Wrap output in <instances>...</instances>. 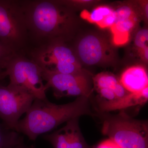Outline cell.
<instances>
[{"mask_svg":"<svg viewBox=\"0 0 148 148\" xmlns=\"http://www.w3.org/2000/svg\"><path fill=\"white\" fill-rule=\"evenodd\" d=\"M81 16L103 29H110L115 19L114 9L107 5L100 6L91 12L84 11L82 13Z\"/></svg>","mask_w":148,"mask_h":148,"instance_id":"13","label":"cell"},{"mask_svg":"<svg viewBox=\"0 0 148 148\" xmlns=\"http://www.w3.org/2000/svg\"><path fill=\"white\" fill-rule=\"evenodd\" d=\"M43 138L49 142L53 148H70L69 137L65 126L50 134H46Z\"/></svg>","mask_w":148,"mask_h":148,"instance_id":"17","label":"cell"},{"mask_svg":"<svg viewBox=\"0 0 148 148\" xmlns=\"http://www.w3.org/2000/svg\"><path fill=\"white\" fill-rule=\"evenodd\" d=\"M26 148H35V147H34V146H32L31 147H27Z\"/></svg>","mask_w":148,"mask_h":148,"instance_id":"24","label":"cell"},{"mask_svg":"<svg viewBox=\"0 0 148 148\" xmlns=\"http://www.w3.org/2000/svg\"><path fill=\"white\" fill-rule=\"evenodd\" d=\"M66 42H52L31 48L26 53L41 69L64 74H85L72 46Z\"/></svg>","mask_w":148,"mask_h":148,"instance_id":"3","label":"cell"},{"mask_svg":"<svg viewBox=\"0 0 148 148\" xmlns=\"http://www.w3.org/2000/svg\"><path fill=\"white\" fill-rule=\"evenodd\" d=\"M93 82L95 89L100 88L110 89L114 92L117 100L129 93L122 85L119 79L110 73H102L98 74L93 77Z\"/></svg>","mask_w":148,"mask_h":148,"instance_id":"14","label":"cell"},{"mask_svg":"<svg viewBox=\"0 0 148 148\" xmlns=\"http://www.w3.org/2000/svg\"><path fill=\"white\" fill-rule=\"evenodd\" d=\"M95 148H121L116 143L109 138L98 144Z\"/></svg>","mask_w":148,"mask_h":148,"instance_id":"20","label":"cell"},{"mask_svg":"<svg viewBox=\"0 0 148 148\" xmlns=\"http://www.w3.org/2000/svg\"><path fill=\"white\" fill-rule=\"evenodd\" d=\"M29 33L30 47L71 39L77 25L74 10L63 1L19 0Z\"/></svg>","mask_w":148,"mask_h":148,"instance_id":"1","label":"cell"},{"mask_svg":"<svg viewBox=\"0 0 148 148\" xmlns=\"http://www.w3.org/2000/svg\"><path fill=\"white\" fill-rule=\"evenodd\" d=\"M148 100V87L140 92L129 93L122 98L116 101H104L99 105L100 111L108 112L120 110L133 106H143Z\"/></svg>","mask_w":148,"mask_h":148,"instance_id":"12","label":"cell"},{"mask_svg":"<svg viewBox=\"0 0 148 148\" xmlns=\"http://www.w3.org/2000/svg\"><path fill=\"white\" fill-rule=\"evenodd\" d=\"M16 52L0 42V74L5 73L9 62Z\"/></svg>","mask_w":148,"mask_h":148,"instance_id":"18","label":"cell"},{"mask_svg":"<svg viewBox=\"0 0 148 148\" xmlns=\"http://www.w3.org/2000/svg\"><path fill=\"white\" fill-rule=\"evenodd\" d=\"M102 132L121 148H148V124L132 118L123 110L103 116Z\"/></svg>","mask_w":148,"mask_h":148,"instance_id":"4","label":"cell"},{"mask_svg":"<svg viewBox=\"0 0 148 148\" xmlns=\"http://www.w3.org/2000/svg\"><path fill=\"white\" fill-rule=\"evenodd\" d=\"M0 42L17 53L26 54L29 33L19 0H0Z\"/></svg>","mask_w":148,"mask_h":148,"instance_id":"5","label":"cell"},{"mask_svg":"<svg viewBox=\"0 0 148 148\" xmlns=\"http://www.w3.org/2000/svg\"><path fill=\"white\" fill-rule=\"evenodd\" d=\"M119 81L129 93L140 92L148 87L147 73L142 66H133L127 68L121 74Z\"/></svg>","mask_w":148,"mask_h":148,"instance_id":"11","label":"cell"},{"mask_svg":"<svg viewBox=\"0 0 148 148\" xmlns=\"http://www.w3.org/2000/svg\"><path fill=\"white\" fill-rule=\"evenodd\" d=\"M81 64L87 66L105 65L114 61L115 52L103 37L89 34L82 37L72 47Z\"/></svg>","mask_w":148,"mask_h":148,"instance_id":"9","label":"cell"},{"mask_svg":"<svg viewBox=\"0 0 148 148\" xmlns=\"http://www.w3.org/2000/svg\"><path fill=\"white\" fill-rule=\"evenodd\" d=\"M14 148H25V147H24V145H23V143H21L19 144V145H18L16 146V147H15Z\"/></svg>","mask_w":148,"mask_h":148,"instance_id":"23","label":"cell"},{"mask_svg":"<svg viewBox=\"0 0 148 148\" xmlns=\"http://www.w3.org/2000/svg\"><path fill=\"white\" fill-rule=\"evenodd\" d=\"M9 84L27 90L36 99H47V90L42 75V69L26 54L16 53L9 62L5 70Z\"/></svg>","mask_w":148,"mask_h":148,"instance_id":"6","label":"cell"},{"mask_svg":"<svg viewBox=\"0 0 148 148\" xmlns=\"http://www.w3.org/2000/svg\"><path fill=\"white\" fill-rule=\"evenodd\" d=\"M114 11L115 19L110 30L114 44L122 45L128 41L130 33L140 21V16L138 10L130 4L120 5Z\"/></svg>","mask_w":148,"mask_h":148,"instance_id":"10","label":"cell"},{"mask_svg":"<svg viewBox=\"0 0 148 148\" xmlns=\"http://www.w3.org/2000/svg\"><path fill=\"white\" fill-rule=\"evenodd\" d=\"M79 119H73L66 122L65 125L68 133L70 148H91L86 142L81 131Z\"/></svg>","mask_w":148,"mask_h":148,"instance_id":"15","label":"cell"},{"mask_svg":"<svg viewBox=\"0 0 148 148\" xmlns=\"http://www.w3.org/2000/svg\"><path fill=\"white\" fill-rule=\"evenodd\" d=\"M22 143L19 133L0 125V148H14Z\"/></svg>","mask_w":148,"mask_h":148,"instance_id":"16","label":"cell"},{"mask_svg":"<svg viewBox=\"0 0 148 148\" xmlns=\"http://www.w3.org/2000/svg\"><path fill=\"white\" fill-rule=\"evenodd\" d=\"M148 31L147 29L140 30L137 32L134 40V45L138 51L148 47Z\"/></svg>","mask_w":148,"mask_h":148,"instance_id":"19","label":"cell"},{"mask_svg":"<svg viewBox=\"0 0 148 148\" xmlns=\"http://www.w3.org/2000/svg\"><path fill=\"white\" fill-rule=\"evenodd\" d=\"M43 79L47 89L52 88L56 98L84 96L89 98L92 92L87 74H64L42 69Z\"/></svg>","mask_w":148,"mask_h":148,"instance_id":"8","label":"cell"},{"mask_svg":"<svg viewBox=\"0 0 148 148\" xmlns=\"http://www.w3.org/2000/svg\"><path fill=\"white\" fill-rule=\"evenodd\" d=\"M89 98L82 96L71 103L56 105L47 98L35 99L24 118L19 120L16 131L35 141L39 135L58 125L83 115L95 116L90 109Z\"/></svg>","mask_w":148,"mask_h":148,"instance_id":"2","label":"cell"},{"mask_svg":"<svg viewBox=\"0 0 148 148\" xmlns=\"http://www.w3.org/2000/svg\"><path fill=\"white\" fill-rule=\"evenodd\" d=\"M142 12H143V15H144L146 19H148V1L143 2L142 6Z\"/></svg>","mask_w":148,"mask_h":148,"instance_id":"21","label":"cell"},{"mask_svg":"<svg viewBox=\"0 0 148 148\" xmlns=\"http://www.w3.org/2000/svg\"><path fill=\"white\" fill-rule=\"evenodd\" d=\"M7 76L5 73L0 74V81L3 79L4 78H5Z\"/></svg>","mask_w":148,"mask_h":148,"instance_id":"22","label":"cell"},{"mask_svg":"<svg viewBox=\"0 0 148 148\" xmlns=\"http://www.w3.org/2000/svg\"><path fill=\"white\" fill-rule=\"evenodd\" d=\"M35 99L32 93L22 88L0 84V118L5 127L16 131L20 117L29 110Z\"/></svg>","mask_w":148,"mask_h":148,"instance_id":"7","label":"cell"}]
</instances>
